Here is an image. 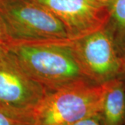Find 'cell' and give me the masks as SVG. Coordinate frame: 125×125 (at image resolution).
Wrapping results in <instances>:
<instances>
[{
	"label": "cell",
	"instance_id": "obj_4",
	"mask_svg": "<svg viewBox=\"0 0 125 125\" xmlns=\"http://www.w3.org/2000/svg\"><path fill=\"white\" fill-rule=\"evenodd\" d=\"M71 46L88 79L103 84L122 71L123 59L104 27L71 41Z\"/></svg>",
	"mask_w": 125,
	"mask_h": 125
},
{
	"label": "cell",
	"instance_id": "obj_6",
	"mask_svg": "<svg viewBox=\"0 0 125 125\" xmlns=\"http://www.w3.org/2000/svg\"><path fill=\"white\" fill-rule=\"evenodd\" d=\"M58 18L72 40L106 24L113 0H31Z\"/></svg>",
	"mask_w": 125,
	"mask_h": 125
},
{
	"label": "cell",
	"instance_id": "obj_5",
	"mask_svg": "<svg viewBox=\"0 0 125 125\" xmlns=\"http://www.w3.org/2000/svg\"><path fill=\"white\" fill-rule=\"evenodd\" d=\"M46 91L7 54L0 64V111L33 117Z\"/></svg>",
	"mask_w": 125,
	"mask_h": 125
},
{
	"label": "cell",
	"instance_id": "obj_12",
	"mask_svg": "<svg viewBox=\"0 0 125 125\" xmlns=\"http://www.w3.org/2000/svg\"><path fill=\"white\" fill-rule=\"evenodd\" d=\"M6 57H7L6 53L0 51V64H1L2 62L4 61L6 59Z\"/></svg>",
	"mask_w": 125,
	"mask_h": 125
},
{
	"label": "cell",
	"instance_id": "obj_10",
	"mask_svg": "<svg viewBox=\"0 0 125 125\" xmlns=\"http://www.w3.org/2000/svg\"><path fill=\"white\" fill-rule=\"evenodd\" d=\"M14 43L0 15V51L6 53Z\"/></svg>",
	"mask_w": 125,
	"mask_h": 125
},
{
	"label": "cell",
	"instance_id": "obj_11",
	"mask_svg": "<svg viewBox=\"0 0 125 125\" xmlns=\"http://www.w3.org/2000/svg\"><path fill=\"white\" fill-rule=\"evenodd\" d=\"M70 125H102V123L100 115H97L83 118Z\"/></svg>",
	"mask_w": 125,
	"mask_h": 125
},
{
	"label": "cell",
	"instance_id": "obj_1",
	"mask_svg": "<svg viewBox=\"0 0 125 125\" xmlns=\"http://www.w3.org/2000/svg\"><path fill=\"white\" fill-rule=\"evenodd\" d=\"M71 41L14 42L6 54L47 90L79 82H90L72 49Z\"/></svg>",
	"mask_w": 125,
	"mask_h": 125
},
{
	"label": "cell",
	"instance_id": "obj_9",
	"mask_svg": "<svg viewBox=\"0 0 125 125\" xmlns=\"http://www.w3.org/2000/svg\"><path fill=\"white\" fill-rule=\"evenodd\" d=\"M0 125H34L33 118L0 111Z\"/></svg>",
	"mask_w": 125,
	"mask_h": 125
},
{
	"label": "cell",
	"instance_id": "obj_13",
	"mask_svg": "<svg viewBox=\"0 0 125 125\" xmlns=\"http://www.w3.org/2000/svg\"></svg>",
	"mask_w": 125,
	"mask_h": 125
},
{
	"label": "cell",
	"instance_id": "obj_2",
	"mask_svg": "<svg viewBox=\"0 0 125 125\" xmlns=\"http://www.w3.org/2000/svg\"><path fill=\"white\" fill-rule=\"evenodd\" d=\"M106 83L79 82L48 90L33 113L34 125H70L100 115Z\"/></svg>",
	"mask_w": 125,
	"mask_h": 125
},
{
	"label": "cell",
	"instance_id": "obj_8",
	"mask_svg": "<svg viewBox=\"0 0 125 125\" xmlns=\"http://www.w3.org/2000/svg\"><path fill=\"white\" fill-rule=\"evenodd\" d=\"M104 28L123 58L125 56V0H113L109 18Z\"/></svg>",
	"mask_w": 125,
	"mask_h": 125
},
{
	"label": "cell",
	"instance_id": "obj_7",
	"mask_svg": "<svg viewBox=\"0 0 125 125\" xmlns=\"http://www.w3.org/2000/svg\"><path fill=\"white\" fill-rule=\"evenodd\" d=\"M102 125H124L125 123V85L114 79L106 82L100 113Z\"/></svg>",
	"mask_w": 125,
	"mask_h": 125
},
{
	"label": "cell",
	"instance_id": "obj_3",
	"mask_svg": "<svg viewBox=\"0 0 125 125\" xmlns=\"http://www.w3.org/2000/svg\"><path fill=\"white\" fill-rule=\"evenodd\" d=\"M0 15L14 42L72 40L54 14L31 0H0Z\"/></svg>",
	"mask_w": 125,
	"mask_h": 125
}]
</instances>
